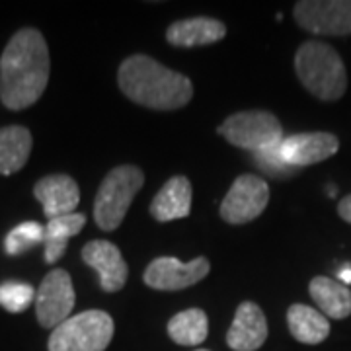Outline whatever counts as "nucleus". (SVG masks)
<instances>
[{
    "label": "nucleus",
    "mask_w": 351,
    "mask_h": 351,
    "mask_svg": "<svg viewBox=\"0 0 351 351\" xmlns=\"http://www.w3.org/2000/svg\"><path fill=\"white\" fill-rule=\"evenodd\" d=\"M49 49L34 27L14 34L0 57V100L8 110L34 106L49 82Z\"/></svg>",
    "instance_id": "nucleus-1"
},
{
    "label": "nucleus",
    "mask_w": 351,
    "mask_h": 351,
    "mask_svg": "<svg viewBox=\"0 0 351 351\" xmlns=\"http://www.w3.org/2000/svg\"><path fill=\"white\" fill-rule=\"evenodd\" d=\"M117 82L129 100L158 112L180 110L193 96L188 76L176 73L147 55H133L125 59L117 71Z\"/></svg>",
    "instance_id": "nucleus-2"
},
{
    "label": "nucleus",
    "mask_w": 351,
    "mask_h": 351,
    "mask_svg": "<svg viewBox=\"0 0 351 351\" xmlns=\"http://www.w3.org/2000/svg\"><path fill=\"white\" fill-rule=\"evenodd\" d=\"M295 73L314 98L339 100L348 90V75L338 51L324 41H306L295 55Z\"/></svg>",
    "instance_id": "nucleus-3"
},
{
    "label": "nucleus",
    "mask_w": 351,
    "mask_h": 351,
    "mask_svg": "<svg viewBox=\"0 0 351 351\" xmlns=\"http://www.w3.org/2000/svg\"><path fill=\"white\" fill-rule=\"evenodd\" d=\"M145 184V174L133 164L113 168L104 178L94 201V219L101 230H115L123 223L131 203Z\"/></svg>",
    "instance_id": "nucleus-4"
},
{
    "label": "nucleus",
    "mask_w": 351,
    "mask_h": 351,
    "mask_svg": "<svg viewBox=\"0 0 351 351\" xmlns=\"http://www.w3.org/2000/svg\"><path fill=\"white\" fill-rule=\"evenodd\" d=\"M113 318L104 311H84L51 332L49 351H106L113 338Z\"/></svg>",
    "instance_id": "nucleus-5"
},
{
    "label": "nucleus",
    "mask_w": 351,
    "mask_h": 351,
    "mask_svg": "<svg viewBox=\"0 0 351 351\" xmlns=\"http://www.w3.org/2000/svg\"><path fill=\"white\" fill-rule=\"evenodd\" d=\"M217 133L223 135L230 145L252 152L281 145L285 138L279 119L271 112L263 110L234 113L219 125Z\"/></svg>",
    "instance_id": "nucleus-6"
},
{
    "label": "nucleus",
    "mask_w": 351,
    "mask_h": 351,
    "mask_svg": "<svg viewBox=\"0 0 351 351\" xmlns=\"http://www.w3.org/2000/svg\"><path fill=\"white\" fill-rule=\"evenodd\" d=\"M269 186L254 174L239 176L221 203V217L228 225H246L258 219L267 207Z\"/></svg>",
    "instance_id": "nucleus-7"
},
{
    "label": "nucleus",
    "mask_w": 351,
    "mask_h": 351,
    "mask_svg": "<svg viewBox=\"0 0 351 351\" xmlns=\"http://www.w3.org/2000/svg\"><path fill=\"white\" fill-rule=\"evenodd\" d=\"M293 14L297 24L314 36L351 34V0H301Z\"/></svg>",
    "instance_id": "nucleus-8"
},
{
    "label": "nucleus",
    "mask_w": 351,
    "mask_h": 351,
    "mask_svg": "<svg viewBox=\"0 0 351 351\" xmlns=\"http://www.w3.org/2000/svg\"><path fill=\"white\" fill-rule=\"evenodd\" d=\"M75 308V289L73 279L64 269H53L41 281L36 293V313L43 328H55L63 324Z\"/></svg>",
    "instance_id": "nucleus-9"
},
{
    "label": "nucleus",
    "mask_w": 351,
    "mask_h": 351,
    "mask_svg": "<svg viewBox=\"0 0 351 351\" xmlns=\"http://www.w3.org/2000/svg\"><path fill=\"white\" fill-rule=\"evenodd\" d=\"M211 269V263L207 258H195L191 262L184 263L176 258H156L145 269V283L156 291H180L188 289L201 279H205Z\"/></svg>",
    "instance_id": "nucleus-10"
},
{
    "label": "nucleus",
    "mask_w": 351,
    "mask_h": 351,
    "mask_svg": "<svg viewBox=\"0 0 351 351\" xmlns=\"http://www.w3.org/2000/svg\"><path fill=\"white\" fill-rule=\"evenodd\" d=\"M82 260L98 271L100 287L106 293L123 289L129 276V267L119 248L108 240H92L82 248Z\"/></svg>",
    "instance_id": "nucleus-11"
},
{
    "label": "nucleus",
    "mask_w": 351,
    "mask_h": 351,
    "mask_svg": "<svg viewBox=\"0 0 351 351\" xmlns=\"http://www.w3.org/2000/svg\"><path fill=\"white\" fill-rule=\"evenodd\" d=\"M339 149V141L332 133H299L283 138L281 154L285 162L293 168H302L326 160L334 156Z\"/></svg>",
    "instance_id": "nucleus-12"
},
{
    "label": "nucleus",
    "mask_w": 351,
    "mask_h": 351,
    "mask_svg": "<svg viewBox=\"0 0 351 351\" xmlns=\"http://www.w3.org/2000/svg\"><path fill=\"white\" fill-rule=\"evenodd\" d=\"M36 199L41 203L47 219H57L75 213L80 203V189L76 182L66 174H53L41 178L34 188Z\"/></svg>",
    "instance_id": "nucleus-13"
},
{
    "label": "nucleus",
    "mask_w": 351,
    "mask_h": 351,
    "mask_svg": "<svg viewBox=\"0 0 351 351\" xmlns=\"http://www.w3.org/2000/svg\"><path fill=\"white\" fill-rule=\"evenodd\" d=\"M267 339V320L256 302L246 301L240 304L234 320L228 328L226 343L232 351H256Z\"/></svg>",
    "instance_id": "nucleus-14"
},
{
    "label": "nucleus",
    "mask_w": 351,
    "mask_h": 351,
    "mask_svg": "<svg viewBox=\"0 0 351 351\" xmlns=\"http://www.w3.org/2000/svg\"><path fill=\"white\" fill-rule=\"evenodd\" d=\"M226 36V25L215 18H188L168 27L166 39L174 47H199L211 45Z\"/></svg>",
    "instance_id": "nucleus-15"
},
{
    "label": "nucleus",
    "mask_w": 351,
    "mask_h": 351,
    "mask_svg": "<svg viewBox=\"0 0 351 351\" xmlns=\"http://www.w3.org/2000/svg\"><path fill=\"white\" fill-rule=\"evenodd\" d=\"M189 209H191V184L186 176L170 178L151 203V215L160 223L186 219Z\"/></svg>",
    "instance_id": "nucleus-16"
},
{
    "label": "nucleus",
    "mask_w": 351,
    "mask_h": 351,
    "mask_svg": "<svg viewBox=\"0 0 351 351\" xmlns=\"http://www.w3.org/2000/svg\"><path fill=\"white\" fill-rule=\"evenodd\" d=\"M287 324L291 336L306 346L322 343L330 334V322L326 316L306 304L289 306Z\"/></svg>",
    "instance_id": "nucleus-17"
},
{
    "label": "nucleus",
    "mask_w": 351,
    "mask_h": 351,
    "mask_svg": "<svg viewBox=\"0 0 351 351\" xmlns=\"http://www.w3.org/2000/svg\"><path fill=\"white\" fill-rule=\"evenodd\" d=\"M308 291L326 318L343 320L351 314V291L343 283L330 277H314Z\"/></svg>",
    "instance_id": "nucleus-18"
},
{
    "label": "nucleus",
    "mask_w": 351,
    "mask_h": 351,
    "mask_svg": "<svg viewBox=\"0 0 351 351\" xmlns=\"http://www.w3.org/2000/svg\"><path fill=\"white\" fill-rule=\"evenodd\" d=\"M32 152V133L22 125L0 129V174L10 176L22 170Z\"/></svg>",
    "instance_id": "nucleus-19"
},
{
    "label": "nucleus",
    "mask_w": 351,
    "mask_h": 351,
    "mask_svg": "<svg viewBox=\"0 0 351 351\" xmlns=\"http://www.w3.org/2000/svg\"><path fill=\"white\" fill-rule=\"evenodd\" d=\"M86 225V215L71 213L64 217L51 219L45 225V262L55 263L59 262L66 252L69 239L76 237L82 226Z\"/></svg>",
    "instance_id": "nucleus-20"
},
{
    "label": "nucleus",
    "mask_w": 351,
    "mask_h": 351,
    "mask_svg": "<svg viewBox=\"0 0 351 351\" xmlns=\"http://www.w3.org/2000/svg\"><path fill=\"white\" fill-rule=\"evenodd\" d=\"M209 334V320L201 308H188L170 318L168 322V336L178 346L195 348L201 346Z\"/></svg>",
    "instance_id": "nucleus-21"
},
{
    "label": "nucleus",
    "mask_w": 351,
    "mask_h": 351,
    "mask_svg": "<svg viewBox=\"0 0 351 351\" xmlns=\"http://www.w3.org/2000/svg\"><path fill=\"white\" fill-rule=\"evenodd\" d=\"M43 240H45V226H41L36 221H27L8 232L4 240V250L8 256H22L24 252L41 244Z\"/></svg>",
    "instance_id": "nucleus-22"
},
{
    "label": "nucleus",
    "mask_w": 351,
    "mask_h": 351,
    "mask_svg": "<svg viewBox=\"0 0 351 351\" xmlns=\"http://www.w3.org/2000/svg\"><path fill=\"white\" fill-rule=\"evenodd\" d=\"M36 301V289L22 281H6L0 285V306L8 313H24Z\"/></svg>",
    "instance_id": "nucleus-23"
},
{
    "label": "nucleus",
    "mask_w": 351,
    "mask_h": 351,
    "mask_svg": "<svg viewBox=\"0 0 351 351\" xmlns=\"http://www.w3.org/2000/svg\"><path fill=\"white\" fill-rule=\"evenodd\" d=\"M254 160H256V166L263 170L265 174L277 176V178H287L291 176L297 168L289 166L281 154V145H274V147H265V149H260V151H254Z\"/></svg>",
    "instance_id": "nucleus-24"
},
{
    "label": "nucleus",
    "mask_w": 351,
    "mask_h": 351,
    "mask_svg": "<svg viewBox=\"0 0 351 351\" xmlns=\"http://www.w3.org/2000/svg\"><path fill=\"white\" fill-rule=\"evenodd\" d=\"M338 215L346 221V223H350L351 225V193L350 195H346V197L338 203Z\"/></svg>",
    "instance_id": "nucleus-25"
},
{
    "label": "nucleus",
    "mask_w": 351,
    "mask_h": 351,
    "mask_svg": "<svg viewBox=\"0 0 351 351\" xmlns=\"http://www.w3.org/2000/svg\"><path fill=\"white\" fill-rule=\"evenodd\" d=\"M338 277H339V281H343V285H346V287L350 285L351 283V265L350 263H346V265L339 269Z\"/></svg>",
    "instance_id": "nucleus-26"
},
{
    "label": "nucleus",
    "mask_w": 351,
    "mask_h": 351,
    "mask_svg": "<svg viewBox=\"0 0 351 351\" xmlns=\"http://www.w3.org/2000/svg\"><path fill=\"white\" fill-rule=\"evenodd\" d=\"M195 351H209V350H195Z\"/></svg>",
    "instance_id": "nucleus-27"
}]
</instances>
